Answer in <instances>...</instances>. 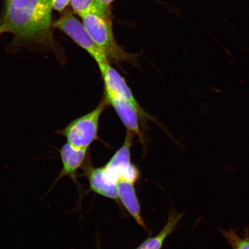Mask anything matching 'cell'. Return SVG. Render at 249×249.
Returning <instances> with one entry per match:
<instances>
[{
  "label": "cell",
  "mask_w": 249,
  "mask_h": 249,
  "mask_svg": "<svg viewBox=\"0 0 249 249\" xmlns=\"http://www.w3.org/2000/svg\"><path fill=\"white\" fill-rule=\"evenodd\" d=\"M135 135L127 131L123 145L103 167L107 178L116 184L120 180L135 183L139 178V170L132 162L130 156V148Z\"/></svg>",
  "instance_id": "cell-5"
},
{
  "label": "cell",
  "mask_w": 249,
  "mask_h": 249,
  "mask_svg": "<svg viewBox=\"0 0 249 249\" xmlns=\"http://www.w3.org/2000/svg\"><path fill=\"white\" fill-rule=\"evenodd\" d=\"M71 4L75 13L81 18L87 14H94L109 18L108 7L105 6L98 0H71Z\"/></svg>",
  "instance_id": "cell-12"
},
{
  "label": "cell",
  "mask_w": 249,
  "mask_h": 249,
  "mask_svg": "<svg viewBox=\"0 0 249 249\" xmlns=\"http://www.w3.org/2000/svg\"></svg>",
  "instance_id": "cell-17"
},
{
  "label": "cell",
  "mask_w": 249,
  "mask_h": 249,
  "mask_svg": "<svg viewBox=\"0 0 249 249\" xmlns=\"http://www.w3.org/2000/svg\"><path fill=\"white\" fill-rule=\"evenodd\" d=\"M107 105L105 99H103L94 110L71 121L59 133L73 147L89 149L98 139L99 120Z\"/></svg>",
  "instance_id": "cell-3"
},
{
  "label": "cell",
  "mask_w": 249,
  "mask_h": 249,
  "mask_svg": "<svg viewBox=\"0 0 249 249\" xmlns=\"http://www.w3.org/2000/svg\"><path fill=\"white\" fill-rule=\"evenodd\" d=\"M222 234L231 246L233 249H249V236H239L237 233L230 229L222 230Z\"/></svg>",
  "instance_id": "cell-13"
},
{
  "label": "cell",
  "mask_w": 249,
  "mask_h": 249,
  "mask_svg": "<svg viewBox=\"0 0 249 249\" xmlns=\"http://www.w3.org/2000/svg\"><path fill=\"white\" fill-rule=\"evenodd\" d=\"M85 175L88 178L90 188L93 192L103 197L118 200L117 186L110 181L105 175L104 167H88L85 169Z\"/></svg>",
  "instance_id": "cell-10"
},
{
  "label": "cell",
  "mask_w": 249,
  "mask_h": 249,
  "mask_svg": "<svg viewBox=\"0 0 249 249\" xmlns=\"http://www.w3.org/2000/svg\"><path fill=\"white\" fill-rule=\"evenodd\" d=\"M87 150L88 149L74 147L68 142L62 146L60 150L62 169L48 192L51 191L64 177H69L78 185L77 171L83 166L87 157Z\"/></svg>",
  "instance_id": "cell-8"
},
{
  "label": "cell",
  "mask_w": 249,
  "mask_h": 249,
  "mask_svg": "<svg viewBox=\"0 0 249 249\" xmlns=\"http://www.w3.org/2000/svg\"><path fill=\"white\" fill-rule=\"evenodd\" d=\"M1 33H0V35H1Z\"/></svg>",
  "instance_id": "cell-16"
},
{
  "label": "cell",
  "mask_w": 249,
  "mask_h": 249,
  "mask_svg": "<svg viewBox=\"0 0 249 249\" xmlns=\"http://www.w3.org/2000/svg\"><path fill=\"white\" fill-rule=\"evenodd\" d=\"M90 36L104 50L109 61L116 63L135 61V56L126 52L115 38L110 18L94 14H87L82 18Z\"/></svg>",
  "instance_id": "cell-2"
},
{
  "label": "cell",
  "mask_w": 249,
  "mask_h": 249,
  "mask_svg": "<svg viewBox=\"0 0 249 249\" xmlns=\"http://www.w3.org/2000/svg\"><path fill=\"white\" fill-rule=\"evenodd\" d=\"M70 2L71 0H53V9L55 11L62 12Z\"/></svg>",
  "instance_id": "cell-14"
},
{
  "label": "cell",
  "mask_w": 249,
  "mask_h": 249,
  "mask_svg": "<svg viewBox=\"0 0 249 249\" xmlns=\"http://www.w3.org/2000/svg\"><path fill=\"white\" fill-rule=\"evenodd\" d=\"M118 198L128 213L143 229L147 230L141 213V207L135 188V183L120 180L117 182Z\"/></svg>",
  "instance_id": "cell-9"
},
{
  "label": "cell",
  "mask_w": 249,
  "mask_h": 249,
  "mask_svg": "<svg viewBox=\"0 0 249 249\" xmlns=\"http://www.w3.org/2000/svg\"><path fill=\"white\" fill-rule=\"evenodd\" d=\"M108 105H110L116 111L118 117L125 126L127 131L138 135L142 140L140 127V116L138 110L130 102L105 89V98Z\"/></svg>",
  "instance_id": "cell-7"
},
{
  "label": "cell",
  "mask_w": 249,
  "mask_h": 249,
  "mask_svg": "<svg viewBox=\"0 0 249 249\" xmlns=\"http://www.w3.org/2000/svg\"><path fill=\"white\" fill-rule=\"evenodd\" d=\"M183 216V213H178L176 211H171L166 225L160 232L157 235L146 239L135 249H161L165 240L174 231Z\"/></svg>",
  "instance_id": "cell-11"
},
{
  "label": "cell",
  "mask_w": 249,
  "mask_h": 249,
  "mask_svg": "<svg viewBox=\"0 0 249 249\" xmlns=\"http://www.w3.org/2000/svg\"><path fill=\"white\" fill-rule=\"evenodd\" d=\"M114 0H98V1L101 3L102 4L109 7L111 2H113Z\"/></svg>",
  "instance_id": "cell-15"
},
{
  "label": "cell",
  "mask_w": 249,
  "mask_h": 249,
  "mask_svg": "<svg viewBox=\"0 0 249 249\" xmlns=\"http://www.w3.org/2000/svg\"><path fill=\"white\" fill-rule=\"evenodd\" d=\"M53 9V0H8L0 33L13 34L18 43L54 49Z\"/></svg>",
  "instance_id": "cell-1"
},
{
  "label": "cell",
  "mask_w": 249,
  "mask_h": 249,
  "mask_svg": "<svg viewBox=\"0 0 249 249\" xmlns=\"http://www.w3.org/2000/svg\"><path fill=\"white\" fill-rule=\"evenodd\" d=\"M53 26L66 34L77 45L88 53L97 64L100 71L109 63L104 50L93 40L84 24L72 14L68 13L62 16Z\"/></svg>",
  "instance_id": "cell-4"
},
{
  "label": "cell",
  "mask_w": 249,
  "mask_h": 249,
  "mask_svg": "<svg viewBox=\"0 0 249 249\" xmlns=\"http://www.w3.org/2000/svg\"><path fill=\"white\" fill-rule=\"evenodd\" d=\"M101 73L104 81L105 89L132 104L139 112L141 119L151 118L140 107L124 78L110 64H107Z\"/></svg>",
  "instance_id": "cell-6"
}]
</instances>
